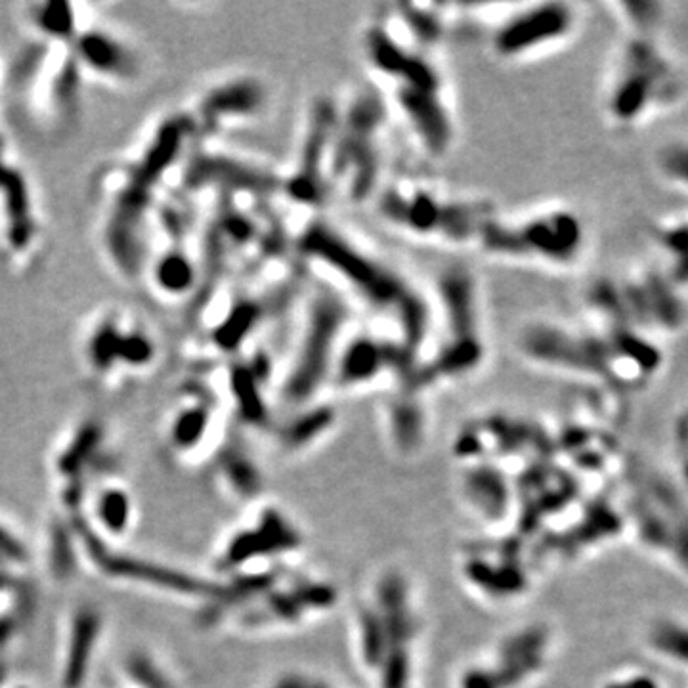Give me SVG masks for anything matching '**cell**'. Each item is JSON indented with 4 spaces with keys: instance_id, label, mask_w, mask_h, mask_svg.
<instances>
[{
    "instance_id": "7",
    "label": "cell",
    "mask_w": 688,
    "mask_h": 688,
    "mask_svg": "<svg viewBox=\"0 0 688 688\" xmlns=\"http://www.w3.org/2000/svg\"><path fill=\"white\" fill-rule=\"evenodd\" d=\"M476 251L502 263L566 270L578 264L585 251V226L578 213L555 205L521 215L497 213Z\"/></svg>"
},
{
    "instance_id": "20",
    "label": "cell",
    "mask_w": 688,
    "mask_h": 688,
    "mask_svg": "<svg viewBox=\"0 0 688 688\" xmlns=\"http://www.w3.org/2000/svg\"><path fill=\"white\" fill-rule=\"evenodd\" d=\"M209 423V413L199 404L192 409H186L180 413V417L175 425V436L178 442H189L203 435V430Z\"/></svg>"
},
{
    "instance_id": "18",
    "label": "cell",
    "mask_w": 688,
    "mask_h": 688,
    "mask_svg": "<svg viewBox=\"0 0 688 688\" xmlns=\"http://www.w3.org/2000/svg\"><path fill=\"white\" fill-rule=\"evenodd\" d=\"M333 421L335 411L330 406L321 404L318 407H310L285 428L287 442H291L289 445H306V442L323 435Z\"/></svg>"
},
{
    "instance_id": "15",
    "label": "cell",
    "mask_w": 688,
    "mask_h": 688,
    "mask_svg": "<svg viewBox=\"0 0 688 688\" xmlns=\"http://www.w3.org/2000/svg\"><path fill=\"white\" fill-rule=\"evenodd\" d=\"M92 5L86 6L84 20L69 43L84 81H94L111 89H129L142 81L146 62L140 48L125 31L103 22Z\"/></svg>"
},
{
    "instance_id": "19",
    "label": "cell",
    "mask_w": 688,
    "mask_h": 688,
    "mask_svg": "<svg viewBox=\"0 0 688 688\" xmlns=\"http://www.w3.org/2000/svg\"><path fill=\"white\" fill-rule=\"evenodd\" d=\"M652 646L671 660L688 664V629L677 624H660L654 629Z\"/></svg>"
},
{
    "instance_id": "21",
    "label": "cell",
    "mask_w": 688,
    "mask_h": 688,
    "mask_svg": "<svg viewBox=\"0 0 688 688\" xmlns=\"http://www.w3.org/2000/svg\"><path fill=\"white\" fill-rule=\"evenodd\" d=\"M662 167L669 180L688 187V146H671L662 155Z\"/></svg>"
},
{
    "instance_id": "2",
    "label": "cell",
    "mask_w": 688,
    "mask_h": 688,
    "mask_svg": "<svg viewBox=\"0 0 688 688\" xmlns=\"http://www.w3.org/2000/svg\"><path fill=\"white\" fill-rule=\"evenodd\" d=\"M359 44L369 84L385 100L392 120L402 123L426 158H447L457 127L440 52L413 41L390 8L364 27Z\"/></svg>"
},
{
    "instance_id": "3",
    "label": "cell",
    "mask_w": 688,
    "mask_h": 688,
    "mask_svg": "<svg viewBox=\"0 0 688 688\" xmlns=\"http://www.w3.org/2000/svg\"><path fill=\"white\" fill-rule=\"evenodd\" d=\"M428 295L433 337L409 385L419 392L463 381L482 369L488 358L484 301L476 273L463 264L445 266Z\"/></svg>"
},
{
    "instance_id": "17",
    "label": "cell",
    "mask_w": 688,
    "mask_h": 688,
    "mask_svg": "<svg viewBox=\"0 0 688 688\" xmlns=\"http://www.w3.org/2000/svg\"><path fill=\"white\" fill-rule=\"evenodd\" d=\"M423 394L425 392L416 388L402 387L388 402L387 425L396 445L413 447L421 440L425 426V407L421 404Z\"/></svg>"
},
{
    "instance_id": "16",
    "label": "cell",
    "mask_w": 688,
    "mask_h": 688,
    "mask_svg": "<svg viewBox=\"0 0 688 688\" xmlns=\"http://www.w3.org/2000/svg\"><path fill=\"white\" fill-rule=\"evenodd\" d=\"M656 73V54L650 44L643 41L626 44L605 98V110L614 125H635L645 115L652 98V77Z\"/></svg>"
},
{
    "instance_id": "4",
    "label": "cell",
    "mask_w": 688,
    "mask_h": 688,
    "mask_svg": "<svg viewBox=\"0 0 688 688\" xmlns=\"http://www.w3.org/2000/svg\"><path fill=\"white\" fill-rule=\"evenodd\" d=\"M388 228L419 244L476 249L490 220L499 213L486 197L445 192L417 178H387L371 201Z\"/></svg>"
},
{
    "instance_id": "6",
    "label": "cell",
    "mask_w": 688,
    "mask_h": 688,
    "mask_svg": "<svg viewBox=\"0 0 688 688\" xmlns=\"http://www.w3.org/2000/svg\"><path fill=\"white\" fill-rule=\"evenodd\" d=\"M390 123L385 100L369 82L337 100L331 155L333 196L352 205L375 199L387 182Z\"/></svg>"
},
{
    "instance_id": "1",
    "label": "cell",
    "mask_w": 688,
    "mask_h": 688,
    "mask_svg": "<svg viewBox=\"0 0 688 688\" xmlns=\"http://www.w3.org/2000/svg\"><path fill=\"white\" fill-rule=\"evenodd\" d=\"M292 253L318 282L333 287L352 306H364L375 327L421 358L433 337V302L398 268L318 216L292 235Z\"/></svg>"
},
{
    "instance_id": "11",
    "label": "cell",
    "mask_w": 688,
    "mask_h": 688,
    "mask_svg": "<svg viewBox=\"0 0 688 688\" xmlns=\"http://www.w3.org/2000/svg\"><path fill=\"white\" fill-rule=\"evenodd\" d=\"M464 22L486 29L492 54L507 63H521L549 54L572 39L579 14L568 3L463 5Z\"/></svg>"
},
{
    "instance_id": "8",
    "label": "cell",
    "mask_w": 688,
    "mask_h": 688,
    "mask_svg": "<svg viewBox=\"0 0 688 688\" xmlns=\"http://www.w3.org/2000/svg\"><path fill=\"white\" fill-rule=\"evenodd\" d=\"M82 369L98 381H125L158 369L163 342L153 323L129 304H103L79 327Z\"/></svg>"
},
{
    "instance_id": "13",
    "label": "cell",
    "mask_w": 688,
    "mask_h": 688,
    "mask_svg": "<svg viewBox=\"0 0 688 688\" xmlns=\"http://www.w3.org/2000/svg\"><path fill=\"white\" fill-rule=\"evenodd\" d=\"M268 82L249 72L224 73L205 82L182 111L199 142H215L234 130L263 120L270 110Z\"/></svg>"
},
{
    "instance_id": "14",
    "label": "cell",
    "mask_w": 688,
    "mask_h": 688,
    "mask_svg": "<svg viewBox=\"0 0 688 688\" xmlns=\"http://www.w3.org/2000/svg\"><path fill=\"white\" fill-rule=\"evenodd\" d=\"M419 359L404 342L381 330H352L337 358L331 385L342 390L371 388L392 383L409 387Z\"/></svg>"
},
{
    "instance_id": "5",
    "label": "cell",
    "mask_w": 688,
    "mask_h": 688,
    "mask_svg": "<svg viewBox=\"0 0 688 688\" xmlns=\"http://www.w3.org/2000/svg\"><path fill=\"white\" fill-rule=\"evenodd\" d=\"M354 306L323 282L301 297L292 318L280 396L289 406L314 404L331 383L337 358L352 331Z\"/></svg>"
},
{
    "instance_id": "10",
    "label": "cell",
    "mask_w": 688,
    "mask_h": 688,
    "mask_svg": "<svg viewBox=\"0 0 688 688\" xmlns=\"http://www.w3.org/2000/svg\"><path fill=\"white\" fill-rule=\"evenodd\" d=\"M335 117L337 100L318 96L310 101L291 163L282 170L280 215L291 241L306 222L323 215L325 205L333 197L331 155Z\"/></svg>"
},
{
    "instance_id": "22",
    "label": "cell",
    "mask_w": 688,
    "mask_h": 688,
    "mask_svg": "<svg viewBox=\"0 0 688 688\" xmlns=\"http://www.w3.org/2000/svg\"><path fill=\"white\" fill-rule=\"evenodd\" d=\"M3 91H5V73H3V67H0V96H3Z\"/></svg>"
},
{
    "instance_id": "12",
    "label": "cell",
    "mask_w": 688,
    "mask_h": 688,
    "mask_svg": "<svg viewBox=\"0 0 688 688\" xmlns=\"http://www.w3.org/2000/svg\"><path fill=\"white\" fill-rule=\"evenodd\" d=\"M514 344L528 364L549 371L619 381L633 373L631 361L598 330L585 331L553 320H533L521 327Z\"/></svg>"
},
{
    "instance_id": "9",
    "label": "cell",
    "mask_w": 688,
    "mask_h": 688,
    "mask_svg": "<svg viewBox=\"0 0 688 688\" xmlns=\"http://www.w3.org/2000/svg\"><path fill=\"white\" fill-rule=\"evenodd\" d=\"M82 82L67 43L29 39L14 73V89L25 117L44 134L75 127L82 108Z\"/></svg>"
}]
</instances>
